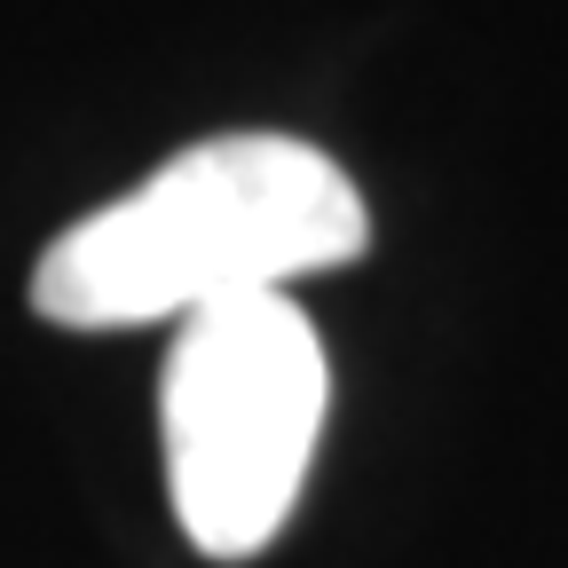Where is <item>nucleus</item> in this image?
<instances>
[{
    "instance_id": "obj_1",
    "label": "nucleus",
    "mask_w": 568,
    "mask_h": 568,
    "mask_svg": "<svg viewBox=\"0 0 568 568\" xmlns=\"http://www.w3.org/2000/svg\"><path fill=\"white\" fill-rule=\"evenodd\" d=\"M372 253L355 174L301 134H205L134 190L63 222L32 261V316L63 332L190 324Z\"/></svg>"
},
{
    "instance_id": "obj_2",
    "label": "nucleus",
    "mask_w": 568,
    "mask_h": 568,
    "mask_svg": "<svg viewBox=\"0 0 568 568\" xmlns=\"http://www.w3.org/2000/svg\"><path fill=\"white\" fill-rule=\"evenodd\" d=\"M332 410V355L293 293L174 324L159 443L174 521L205 560H253L284 537Z\"/></svg>"
}]
</instances>
